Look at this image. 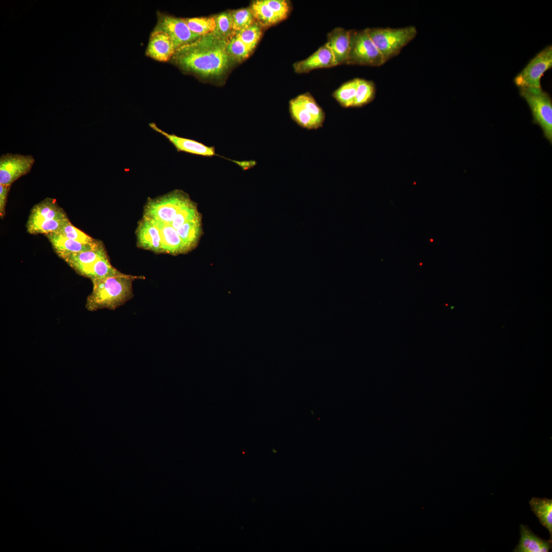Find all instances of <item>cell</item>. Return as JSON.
I'll use <instances>...</instances> for the list:
<instances>
[{
    "label": "cell",
    "instance_id": "obj_1",
    "mask_svg": "<svg viewBox=\"0 0 552 552\" xmlns=\"http://www.w3.org/2000/svg\"><path fill=\"white\" fill-rule=\"evenodd\" d=\"M227 39L210 33L177 49L173 58L183 69L203 77L217 76L228 67Z\"/></svg>",
    "mask_w": 552,
    "mask_h": 552
},
{
    "label": "cell",
    "instance_id": "obj_2",
    "mask_svg": "<svg viewBox=\"0 0 552 552\" xmlns=\"http://www.w3.org/2000/svg\"><path fill=\"white\" fill-rule=\"evenodd\" d=\"M143 278L123 273L92 281L93 290L87 297L86 308L89 311L116 310L133 297L132 282Z\"/></svg>",
    "mask_w": 552,
    "mask_h": 552
},
{
    "label": "cell",
    "instance_id": "obj_3",
    "mask_svg": "<svg viewBox=\"0 0 552 552\" xmlns=\"http://www.w3.org/2000/svg\"><path fill=\"white\" fill-rule=\"evenodd\" d=\"M68 220L56 200L47 198L32 209L27 223V231L33 234L55 233Z\"/></svg>",
    "mask_w": 552,
    "mask_h": 552
},
{
    "label": "cell",
    "instance_id": "obj_4",
    "mask_svg": "<svg viewBox=\"0 0 552 552\" xmlns=\"http://www.w3.org/2000/svg\"><path fill=\"white\" fill-rule=\"evenodd\" d=\"M365 30L385 62L398 55L417 34L415 26L400 28H369Z\"/></svg>",
    "mask_w": 552,
    "mask_h": 552
},
{
    "label": "cell",
    "instance_id": "obj_5",
    "mask_svg": "<svg viewBox=\"0 0 552 552\" xmlns=\"http://www.w3.org/2000/svg\"><path fill=\"white\" fill-rule=\"evenodd\" d=\"M191 201L188 194L175 190L155 198H148L144 217L170 224L179 211Z\"/></svg>",
    "mask_w": 552,
    "mask_h": 552
},
{
    "label": "cell",
    "instance_id": "obj_6",
    "mask_svg": "<svg viewBox=\"0 0 552 552\" xmlns=\"http://www.w3.org/2000/svg\"><path fill=\"white\" fill-rule=\"evenodd\" d=\"M519 94L528 104L533 122L542 129L545 137L552 142V101L541 87H520Z\"/></svg>",
    "mask_w": 552,
    "mask_h": 552
},
{
    "label": "cell",
    "instance_id": "obj_7",
    "mask_svg": "<svg viewBox=\"0 0 552 552\" xmlns=\"http://www.w3.org/2000/svg\"><path fill=\"white\" fill-rule=\"evenodd\" d=\"M350 33L347 64L379 66L385 63L365 29L350 30Z\"/></svg>",
    "mask_w": 552,
    "mask_h": 552
},
{
    "label": "cell",
    "instance_id": "obj_8",
    "mask_svg": "<svg viewBox=\"0 0 552 552\" xmlns=\"http://www.w3.org/2000/svg\"><path fill=\"white\" fill-rule=\"evenodd\" d=\"M552 66V47L548 45L533 58L515 77V84L520 87L540 88L541 78Z\"/></svg>",
    "mask_w": 552,
    "mask_h": 552
},
{
    "label": "cell",
    "instance_id": "obj_9",
    "mask_svg": "<svg viewBox=\"0 0 552 552\" xmlns=\"http://www.w3.org/2000/svg\"><path fill=\"white\" fill-rule=\"evenodd\" d=\"M35 162L31 155L17 153L4 154L0 157V184L11 185L20 177L28 173Z\"/></svg>",
    "mask_w": 552,
    "mask_h": 552
},
{
    "label": "cell",
    "instance_id": "obj_10",
    "mask_svg": "<svg viewBox=\"0 0 552 552\" xmlns=\"http://www.w3.org/2000/svg\"><path fill=\"white\" fill-rule=\"evenodd\" d=\"M149 126L167 139L178 152L206 157L218 156L234 162L242 169H244L247 165L246 161L233 160L217 154L214 147H210L197 141L179 136L175 134H169L159 128L155 123H150Z\"/></svg>",
    "mask_w": 552,
    "mask_h": 552
},
{
    "label": "cell",
    "instance_id": "obj_11",
    "mask_svg": "<svg viewBox=\"0 0 552 552\" xmlns=\"http://www.w3.org/2000/svg\"><path fill=\"white\" fill-rule=\"evenodd\" d=\"M155 29L162 31L171 38L175 50L191 43L201 35L193 32L183 18L168 15H161Z\"/></svg>",
    "mask_w": 552,
    "mask_h": 552
},
{
    "label": "cell",
    "instance_id": "obj_12",
    "mask_svg": "<svg viewBox=\"0 0 552 552\" xmlns=\"http://www.w3.org/2000/svg\"><path fill=\"white\" fill-rule=\"evenodd\" d=\"M175 51L170 36L162 31L154 29L150 37L147 55L159 61H167L173 57Z\"/></svg>",
    "mask_w": 552,
    "mask_h": 552
},
{
    "label": "cell",
    "instance_id": "obj_13",
    "mask_svg": "<svg viewBox=\"0 0 552 552\" xmlns=\"http://www.w3.org/2000/svg\"><path fill=\"white\" fill-rule=\"evenodd\" d=\"M337 65L332 52L325 44L307 58L294 63L293 68L296 73L303 74Z\"/></svg>",
    "mask_w": 552,
    "mask_h": 552
},
{
    "label": "cell",
    "instance_id": "obj_14",
    "mask_svg": "<svg viewBox=\"0 0 552 552\" xmlns=\"http://www.w3.org/2000/svg\"><path fill=\"white\" fill-rule=\"evenodd\" d=\"M350 30L337 27L327 35L325 43L332 52L338 65L347 64L350 50Z\"/></svg>",
    "mask_w": 552,
    "mask_h": 552
},
{
    "label": "cell",
    "instance_id": "obj_15",
    "mask_svg": "<svg viewBox=\"0 0 552 552\" xmlns=\"http://www.w3.org/2000/svg\"><path fill=\"white\" fill-rule=\"evenodd\" d=\"M137 244L141 247L156 252H163L160 232L156 225L143 217L136 229Z\"/></svg>",
    "mask_w": 552,
    "mask_h": 552
},
{
    "label": "cell",
    "instance_id": "obj_16",
    "mask_svg": "<svg viewBox=\"0 0 552 552\" xmlns=\"http://www.w3.org/2000/svg\"><path fill=\"white\" fill-rule=\"evenodd\" d=\"M45 235L60 258L71 254L95 249L102 246L100 242L94 244L83 243L67 238L56 233Z\"/></svg>",
    "mask_w": 552,
    "mask_h": 552
},
{
    "label": "cell",
    "instance_id": "obj_17",
    "mask_svg": "<svg viewBox=\"0 0 552 552\" xmlns=\"http://www.w3.org/2000/svg\"><path fill=\"white\" fill-rule=\"evenodd\" d=\"M106 255L102 245L95 249L71 254L64 256L61 258L77 273L84 277L87 270L98 259Z\"/></svg>",
    "mask_w": 552,
    "mask_h": 552
},
{
    "label": "cell",
    "instance_id": "obj_18",
    "mask_svg": "<svg viewBox=\"0 0 552 552\" xmlns=\"http://www.w3.org/2000/svg\"><path fill=\"white\" fill-rule=\"evenodd\" d=\"M520 538L514 552H548L552 548V540L539 537L527 525H520Z\"/></svg>",
    "mask_w": 552,
    "mask_h": 552
},
{
    "label": "cell",
    "instance_id": "obj_19",
    "mask_svg": "<svg viewBox=\"0 0 552 552\" xmlns=\"http://www.w3.org/2000/svg\"><path fill=\"white\" fill-rule=\"evenodd\" d=\"M149 220L154 223L159 230L163 252L176 255L188 250L176 229L162 222Z\"/></svg>",
    "mask_w": 552,
    "mask_h": 552
},
{
    "label": "cell",
    "instance_id": "obj_20",
    "mask_svg": "<svg viewBox=\"0 0 552 552\" xmlns=\"http://www.w3.org/2000/svg\"><path fill=\"white\" fill-rule=\"evenodd\" d=\"M532 511L542 526L546 528L552 539V499L533 497L529 501Z\"/></svg>",
    "mask_w": 552,
    "mask_h": 552
},
{
    "label": "cell",
    "instance_id": "obj_21",
    "mask_svg": "<svg viewBox=\"0 0 552 552\" xmlns=\"http://www.w3.org/2000/svg\"><path fill=\"white\" fill-rule=\"evenodd\" d=\"M250 9L256 22L261 27H270L280 21L265 0L254 2Z\"/></svg>",
    "mask_w": 552,
    "mask_h": 552
},
{
    "label": "cell",
    "instance_id": "obj_22",
    "mask_svg": "<svg viewBox=\"0 0 552 552\" xmlns=\"http://www.w3.org/2000/svg\"><path fill=\"white\" fill-rule=\"evenodd\" d=\"M289 111L293 120L302 127L307 129L318 128L312 116L296 98L290 101Z\"/></svg>",
    "mask_w": 552,
    "mask_h": 552
},
{
    "label": "cell",
    "instance_id": "obj_23",
    "mask_svg": "<svg viewBox=\"0 0 552 552\" xmlns=\"http://www.w3.org/2000/svg\"><path fill=\"white\" fill-rule=\"evenodd\" d=\"M122 273L112 266L106 255L98 259L87 270L84 277L90 279L92 281Z\"/></svg>",
    "mask_w": 552,
    "mask_h": 552
},
{
    "label": "cell",
    "instance_id": "obj_24",
    "mask_svg": "<svg viewBox=\"0 0 552 552\" xmlns=\"http://www.w3.org/2000/svg\"><path fill=\"white\" fill-rule=\"evenodd\" d=\"M176 231L187 249H191L196 244L200 236V217L186 222Z\"/></svg>",
    "mask_w": 552,
    "mask_h": 552
},
{
    "label": "cell",
    "instance_id": "obj_25",
    "mask_svg": "<svg viewBox=\"0 0 552 552\" xmlns=\"http://www.w3.org/2000/svg\"><path fill=\"white\" fill-rule=\"evenodd\" d=\"M359 78L354 79L341 85L332 95L344 107H353Z\"/></svg>",
    "mask_w": 552,
    "mask_h": 552
},
{
    "label": "cell",
    "instance_id": "obj_26",
    "mask_svg": "<svg viewBox=\"0 0 552 552\" xmlns=\"http://www.w3.org/2000/svg\"><path fill=\"white\" fill-rule=\"evenodd\" d=\"M295 98L311 114L318 128L322 127L325 119V113L312 96L306 93Z\"/></svg>",
    "mask_w": 552,
    "mask_h": 552
},
{
    "label": "cell",
    "instance_id": "obj_27",
    "mask_svg": "<svg viewBox=\"0 0 552 552\" xmlns=\"http://www.w3.org/2000/svg\"><path fill=\"white\" fill-rule=\"evenodd\" d=\"M375 86L372 81L359 79L353 107H361L370 103L375 98Z\"/></svg>",
    "mask_w": 552,
    "mask_h": 552
},
{
    "label": "cell",
    "instance_id": "obj_28",
    "mask_svg": "<svg viewBox=\"0 0 552 552\" xmlns=\"http://www.w3.org/2000/svg\"><path fill=\"white\" fill-rule=\"evenodd\" d=\"M226 50L231 58L239 61L246 58L251 52L236 36L234 32L227 39Z\"/></svg>",
    "mask_w": 552,
    "mask_h": 552
},
{
    "label": "cell",
    "instance_id": "obj_29",
    "mask_svg": "<svg viewBox=\"0 0 552 552\" xmlns=\"http://www.w3.org/2000/svg\"><path fill=\"white\" fill-rule=\"evenodd\" d=\"M183 19L193 32L200 35L212 33L215 29L216 24L214 17Z\"/></svg>",
    "mask_w": 552,
    "mask_h": 552
},
{
    "label": "cell",
    "instance_id": "obj_30",
    "mask_svg": "<svg viewBox=\"0 0 552 552\" xmlns=\"http://www.w3.org/2000/svg\"><path fill=\"white\" fill-rule=\"evenodd\" d=\"M261 28L262 27L255 21L249 27L234 32L236 36L252 51L261 36Z\"/></svg>",
    "mask_w": 552,
    "mask_h": 552
},
{
    "label": "cell",
    "instance_id": "obj_31",
    "mask_svg": "<svg viewBox=\"0 0 552 552\" xmlns=\"http://www.w3.org/2000/svg\"><path fill=\"white\" fill-rule=\"evenodd\" d=\"M55 233L67 238L83 243L94 244L99 242L74 226L70 220Z\"/></svg>",
    "mask_w": 552,
    "mask_h": 552
},
{
    "label": "cell",
    "instance_id": "obj_32",
    "mask_svg": "<svg viewBox=\"0 0 552 552\" xmlns=\"http://www.w3.org/2000/svg\"><path fill=\"white\" fill-rule=\"evenodd\" d=\"M231 13L234 32H238L245 29L256 21L250 8L235 10L231 12Z\"/></svg>",
    "mask_w": 552,
    "mask_h": 552
},
{
    "label": "cell",
    "instance_id": "obj_33",
    "mask_svg": "<svg viewBox=\"0 0 552 552\" xmlns=\"http://www.w3.org/2000/svg\"><path fill=\"white\" fill-rule=\"evenodd\" d=\"M216 27L213 32L218 36L227 39L234 32L231 12H225L214 17Z\"/></svg>",
    "mask_w": 552,
    "mask_h": 552
},
{
    "label": "cell",
    "instance_id": "obj_34",
    "mask_svg": "<svg viewBox=\"0 0 552 552\" xmlns=\"http://www.w3.org/2000/svg\"><path fill=\"white\" fill-rule=\"evenodd\" d=\"M199 217L196 204L191 200L179 211L169 225L177 229L186 222Z\"/></svg>",
    "mask_w": 552,
    "mask_h": 552
},
{
    "label": "cell",
    "instance_id": "obj_35",
    "mask_svg": "<svg viewBox=\"0 0 552 552\" xmlns=\"http://www.w3.org/2000/svg\"><path fill=\"white\" fill-rule=\"evenodd\" d=\"M266 3L273 11L281 21L286 19L290 11V5L284 0H265Z\"/></svg>",
    "mask_w": 552,
    "mask_h": 552
},
{
    "label": "cell",
    "instance_id": "obj_36",
    "mask_svg": "<svg viewBox=\"0 0 552 552\" xmlns=\"http://www.w3.org/2000/svg\"><path fill=\"white\" fill-rule=\"evenodd\" d=\"M10 186L0 184V215L2 218L5 215V207Z\"/></svg>",
    "mask_w": 552,
    "mask_h": 552
}]
</instances>
